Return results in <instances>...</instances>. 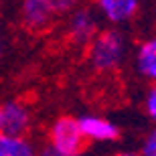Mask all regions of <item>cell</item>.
Masks as SVG:
<instances>
[{
	"instance_id": "6da1fadb",
	"label": "cell",
	"mask_w": 156,
	"mask_h": 156,
	"mask_svg": "<svg viewBox=\"0 0 156 156\" xmlns=\"http://www.w3.org/2000/svg\"><path fill=\"white\" fill-rule=\"evenodd\" d=\"M91 63L99 71H112L124 61L126 57V37L116 29L104 30L93 37L91 43Z\"/></svg>"
},
{
	"instance_id": "7a4b0ae2",
	"label": "cell",
	"mask_w": 156,
	"mask_h": 156,
	"mask_svg": "<svg viewBox=\"0 0 156 156\" xmlns=\"http://www.w3.org/2000/svg\"><path fill=\"white\" fill-rule=\"evenodd\" d=\"M51 146L65 156H81L85 148V138L75 118L63 116L51 128Z\"/></svg>"
},
{
	"instance_id": "3957f363",
	"label": "cell",
	"mask_w": 156,
	"mask_h": 156,
	"mask_svg": "<svg viewBox=\"0 0 156 156\" xmlns=\"http://www.w3.org/2000/svg\"><path fill=\"white\" fill-rule=\"evenodd\" d=\"M29 124H30L29 110L23 104L8 101V104L0 105V134L24 138V132L29 130Z\"/></svg>"
},
{
	"instance_id": "277c9868",
	"label": "cell",
	"mask_w": 156,
	"mask_h": 156,
	"mask_svg": "<svg viewBox=\"0 0 156 156\" xmlns=\"http://www.w3.org/2000/svg\"><path fill=\"white\" fill-rule=\"evenodd\" d=\"M55 10L51 0H27L23 4V20L30 30H41L51 23Z\"/></svg>"
},
{
	"instance_id": "5b68a950",
	"label": "cell",
	"mask_w": 156,
	"mask_h": 156,
	"mask_svg": "<svg viewBox=\"0 0 156 156\" xmlns=\"http://www.w3.org/2000/svg\"><path fill=\"white\" fill-rule=\"evenodd\" d=\"M79 130L83 134V138H91V140H116L120 136V128L116 124H112L110 120L98 116H83L77 120Z\"/></svg>"
},
{
	"instance_id": "8992f818",
	"label": "cell",
	"mask_w": 156,
	"mask_h": 156,
	"mask_svg": "<svg viewBox=\"0 0 156 156\" xmlns=\"http://www.w3.org/2000/svg\"><path fill=\"white\" fill-rule=\"evenodd\" d=\"M69 33L73 37V41L79 43V45H85V43L93 41V37L98 33V20H95V16L89 8H79L71 16Z\"/></svg>"
},
{
	"instance_id": "52a82bcc",
	"label": "cell",
	"mask_w": 156,
	"mask_h": 156,
	"mask_svg": "<svg viewBox=\"0 0 156 156\" xmlns=\"http://www.w3.org/2000/svg\"><path fill=\"white\" fill-rule=\"evenodd\" d=\"M138 0H99L104 16L112 23H126L138 12Z\"/></svg>"
},
{
	"instance_id": "ba28073f",
	"label": "cell",
	"mask_w": 156,
	"mask_h": 156,
	"mask_svg": "<svg viewBox=\"0 0 156 156\" xmlns=\"http://www.w3.org/2000/svg\"><path fill=\"white\" fill-rule=\"evenodd\" d=\"M136 67L140 75H144L146 79L156 77V43L152 39L140 45L138 55H136Z\"/></svg>"
},
{
	"instance_id": "9c48e42d",
	"label": "cell",
	"mask_w": 156,
	"mask_h": 156,
	"mask_svg": "<svg viewBox=\"0 0 156 156\" xmlns=\"http://www.w3.org/2000/svg\"><path fill=\"white\" fill-rule=\"evenodd\" d=\"M0 156H37V152L27 138L0 134Z\"/></svg>"
},
{
	"instance_id": "30bf717a",
	"label": "cell",
	"mask_w": 156,
	"mask_h": 156,
	"mask_svg": "<svg viewBox=\"0 0 156 156\" xmlns=\"http://www.w3.org/2000/svg\"><path fill=\"white\" fill-rule=\"evenodd\" d=\"M140 156H156V134L154 132H150L148 138L144 140V144H142V154Z\"/></svg>"
},
{
	"instance_id": "8fae6325",
	"label": "cell",
	"mask_w": 156,
	"mask_h": 156,
	"mask_svg": "<svg viewBox=\"0 0 156 156\" xmlns=\"http://www.w3.org/2000/svg\"><path fill=\"white\" fill-rule=\"evenodd\" d=\"M144 105H146V112H148V116L154 118V116H156V91H154V89H150V91L146 93V101H144Z\"/></svg>"
},
{
	"instance_id": "7c38bea8",
	"label": "cell",
	"mask_w": 156,
	"mask_h": 156,
	"mask_svg": "<svg viewBox=\"0 0 156 156\" xmlns=\"http://www.w3.org/2000/svg\"><path fill=\"white\" fill-rule=\"evenodd\" d=\"M39 156H65V154H61V152H57L53 146H45L43 150H41V154Z\"/></svg>"
},
{
	"instance_id": "4fadbf2b",
	"label": "cell",
	"mask_w": 156,
	"mask_h": 156,
	"mask_svg": "<svg viewBox=\"0 0 156 156\" xmlns=\"http://www.w3.org/2000/svg\"><path fill=\"white\" fill-rule=\"evenodd\" d=\"M116 156H140V154H134V152H122V154H116Z\"/></svg>"
},
{
	"instance_id": "5bb4252c",
	"label": "cell",
	"mask_w": 156,
	"mask_h": 156,
	"mask_svg": "<svg viewBox=\"0 0 156 156\" xmlns=\"http://www.w3.org/2000/svg\"><path fill=\"white\" fill-rule=\"evenodd\" d=\"M2 51H4V43H2V37H0V57H2Z\"/></svg>"
}]
</instances>
